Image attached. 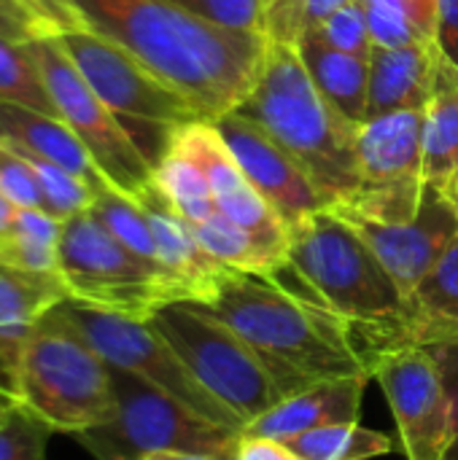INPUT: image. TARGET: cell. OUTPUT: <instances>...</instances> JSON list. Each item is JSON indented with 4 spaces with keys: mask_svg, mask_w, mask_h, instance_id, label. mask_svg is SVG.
<instances>
[{
    "mask_svg": "<svg viewBox=\"0 0 458 460\" xmlns=\"http://www.w3.org/2000/svg\"><path fill=\"white\" fill-rule=\"evenodd\" d=\"M86 27L132 51L181 89L208 121L235 111L254 89L267 38L219 27L173 0H73Z\"/></svg>",
    "mask_w": 458,
    "mask_h": 460,
    "instance_id": "cell-1",
    "label": "cell"
},
{
    "mask_svg": "<svg viewBox=\"0 0 458 460\" xmlns=\"http://www.w3.org/2000/svg\"><path fill=\"white\" fill-rule=\"evenodd\" d=\"M208 307L256 350L286 396L324 380L370 375L351 329L286 259L267 275H227Z\"/></svg>",
    "mask_w": 458,
    "mask_h": 460,
    "instance_id": "cell-2",
    "label": "cell"
},
{
    "mask_svg": "<svg viewBox=\"0 0 458 460\" xmlns=\"http://www.w3.org/2000/svg\"><path fill=\"white\" fill-rule=\"evenodd\" d=\"M286 261L319 302L354 334L370 375L373 364L397 348L418 345V315L397 280L332 208L292 229Z\"/></svg>",
    "mask_w": 458,
    "mask_h": 460,
    "instance_id": "cell-3",
    "label": "cell"
},
{
    "mask_svg": "<svg viewBox=\"0 0 458 460\" xmlns=\"http://www.w3.org/2000/svg\"><path fill=\"white\" fill-rule=\"evenodd\" d=\"M235 111L300 164L329 208L354 194L362 127L316 89L297 46L267 40L256 84Z\"/></svg>",
    "mask_w": 458,
    "mask_h": 460,
    "instance_id": "cell-4",
    "label": "cell"
},
{
    "mask_svg": "<svg viewBox=\"0 0 458 460\" xmlns=\"http://www.w3.org/2000/svg\"><path fill=\"white\" fill-rule=\"evenodd\" d=\"M16 402L54 434H81L113 412L111 367L54 310L32 332L16 375Z\"/></svg>",
    "mask_w": 458,
    "mask_h": 460,
    "instance_id": "cell-5",
    "label": "cell"
},
{
    "mask_svg": "<svg viewBox=\"0 0 458 460\" xmlns=\"http://www.w3.org/2000/svg\"><path fill=\"white\" fill-rule=\"evenodd\" d=\"M148 323L167 340L192 377L248 429L286 399L283 385L256 350L208 305L178 299L159 307Z\"/></svg>",
    "mask_w": 458,
    "mask_h": 460,
    "instance_id": "cell-6",
    "label": "cell"
},
{
    "mask_svg": "<svg viewBox=\"0 0 458 460\" xmlns=\"http://www.w3.org/2000/svg\"><path fill=\"white\" fill-rule=\"evenodd\" d=\"M57 40L151 164L159 162L178 127L208 121L181 89L167 84L111 38L92 30H76Z\"/></svg>",
    "mask_w": 458,
    "mask_h": 460,
    "instance_id": "cell-7",
    "label": "cell"
},
{
    "mask_svg": "<svg viewBox=\"0 0 458 460\" xmlns=\"http://www.w3.org/2000/svg\"><path fill=\"white\" fill-rule=\"evenodd\" d=\"M113 412L76 434L97 460H146L154 453H194L232 460L243 434L229 431L138 375L111 367Z\"/></svg>",
    "mask_w": 458,
    "mask_h": 460,
    "instance_id": "cell-8",
    "label": "cell"
},
{
    "mask_svg": "<svg viewBox=\"0 0 458 460\" xmlns=\"http://www.w3.org/2000/svg\"><path fill=\"white\" fill-rule=\"evenodd\" d=\"M57 272L70 299L138 321L186 299L173 278L121 245L92 210L62 221Z\"/></svg>",
    "mask_w": 458,
    "mask_h": 460,
    "instance_id": "cell-9",
    "label": "cell"
},
{
    "mask_svg": "<svg viewBox=\"0 0 458 460\" xmlns=\"http://www.w3.org/2000/svg\"><path fill=\"white\" fill-rule=\"evenodd\" d=\"M54 313L76 332L81 334L94 353L113 369H124L130 375L143 377L146 383L157 385L159 391L170 394L173 399L184 402L202 418L243 434V420L227 410L219 399H213L184 367V361L175 356V350L167 345V340L148 323L138 318H127L111 310H100L92 305H84L78 299H65L54 307Z\"/></svg>",
    "mask_w": 458,
    "mask_h": 460,
    "instance_id": "cell-10",
    "label": "cell"
},
{
    "mask_svg": "<svg viewBox=\"0 0 458 460\" xmlns=\"http://www.w3.org/2000/svg\"><path fill=\"white\" fill-rule=\"evenodd\" d=\"M424 111L370 119L359 132V183L335 210L375 221L408 224L418 216L424 178Z\"/></svg>",
    "mask_w": 458,
    "mask_h": 460,
    "instance_id": "cell-11",
    "label": "cell"
},
{
    "mask_svg": "<svg viewBox=\"0 0 458 460\" xmlns=\"http://www.w3.org/2000/svg\"><path fill=\"white\" fill-rule=\"evenodd\" d=\"M27 43L40 67L57 116L78 135L105 181L116 191L138 199L154 183V164L94 94L57 38H32Z\"/></svg>",
    "mask_w": 458,
    "mask_h": 460,
    "instance_id": "cell-12",
    "label": "cell"
},
{
    "mask_svg": "<svg viewBox=\"0 0 458 460\" xmlns=\"http://www.w3.org/2000/svg\"><path fill=\"white\" fill-rule=\"evenodd\" d=\"M373 380L389 399L408 460H445L454 418L435 356L424 345L389 350L373 364Z\"/></svg>",
    "mask_w": 458,
    "mask_h": 460,
    "instance_id": "cell-13",
    "label": "cell"
},
{
    "mask_svg": "<svg viewBox=\"0 0 458 460\" xmlns=\"http://www.w3.org/2000/svg\"><path fill=\"white\" fill-rule=\"evenodd\" d=\"M335 213L359 232V237L373 248L408 299H413L421 280L435 270L448 245L458 237V213L443 191L429 183L424 189L418 216L408 224H375L343 210Z\"/></svg>",
    "mask_w": 458,
    "mask_h": 460,
    "instance_id": "cell-14",
    "label": "cell"
},
{
    "mask_svg": "<svg viewBox=\"0 0 458 460\" xmlns=\"http://www.w3.org/2000/svg\"><path fill=\"white\" fill-rule=\"evenodd\" d=\"M213 124L254 189L267 199V205L289 229L329 208L310 178L300 170V164L259 124L240 116L238 111L219 116Z\"/></svg>",
    "mask_w": 458,
    "mask_h": 460,
    "instance_id": "cell-15",
    "label": "cell"
},
{
    "mask_svg": "<svg viewBox=\"0 0 458 460\" xmlns=\"http://www.w3.org/2000/svg\"><path fill=\"white\" fill-rule=\"evenodd\" d=\"M178 132L192 146V151L202 159L219 213H224L229 221L243 226L248 234H254L278 259H286L292 229L278 218V213L267 205V199L254 189V183L238 164L235 154L219 135L216 124L192 121L181 127Z\"/></svg>",
    "mask_w": 458,
    "mask_h": 460,
    "instance_id": "cell-16",
    "label": "cell"
},
{
    "mask_svg": "<svg viewBox=\"0 0 458 460\" xmlns=\"http://www.w3.org/2000/svg\"><path fill=\"white\" fill-rule=\"evenodd\" d=\"M135 202H140L148 216L162 267L184 288L186 299L208 305L227 275H232L235 270L224 267L202 248L192 224L173 208V202L162 194L157 183H151Z\"/></svg>",
    "mask_w": 458,
    "mask_h": 460,
    "instance_id": "cell-17",
    "label": "cell"
},
{
    "mask_svg": "<svg viewBox=\"0 0 458 460\" xmlns=\"http://www.w3.org/2000/svg\"><path fill=\"white\" fill-rule=\"evenodd\" d=\"M67 296L59 272H35L0 261V380L11 391L32 332Z\"/></svg>",
    "mask_w": 458,
    "mask_h": 460,
    "instance_id": "cell-18",
    "label": "cell"
},
{
    "mask_svg": "<svg viewBox=\"0 0 458 460\" xmlns=\"http://www.w3.org/2000/svg\"><path fill=\"white\" fill-rule=\"evenodd\" d=\"M373 375H351L337 380H324L310 388H302L292 396H286L281 404H275L270 412L256 418L243 434L248 437H265L275 442H289L300 434L337 426V423H356L364 391L370 385Z\"/></svg>",
    "mask_w": 458,
    "mask_h": 460,
    "instance_id": "cell-19",
    "label": "cell"
},
{
    "mask_svg": "<svg viewBox=\"0 0 458 460\" xmlns=\"http://www.w3.org/2000/svg\"><path fill=\"white\" fill-rule=\"evenodd\" d=\"M440 46H375L370 54L367 121L400 111H424L432 100Z\"/></svg>",
    "mask_w": 458,
    "mask_h": 460,
    "instance_id": "cell-20",
    "label": "cell"
},
{
    "mask_svg": "<svg viewBox=\"0 0 458 460\" xmlns=\"http://www.w3.org/2000/svg\"><path fill=\"white\" fill-rule=\"evenodd\" d=\"M0 140L13 146L16 151L35 154L70 170L73 175L94 186L97 194L111 186L78 135L54 113H43L16 102H0Z\"/></svg>",
    "mask_w": 458,
    "mask_h": 460,
    "instance_id": "cell-21",
    "label": "cell"
},
{
    "mask_svg": "<svg viewBox=\"0 0 458 460\" xmlns=\"http://www.w3.org/2000/svg\"><path fill=\"white\" fill-rule=\"evenodd\" d=\"M297 51L316 89L354 124H367L370 100V59L337 51L316 35H302Z\"/></svg>",
    "mask_w": 458,
    "mask_h": 460,
    "instance_id": "cell-22",
    "label": "cell"
},
{
    "mask_svg": "<svg viewBox=\"0 0 458 460\" xmlns=\"http://www.w3.org/2000/svg\"><path fill=\"white\" fill-rule=\"evenodd\" d=\"M458 167V67L440 51L424 124V178L443 186Z\"/></svg>",
    "mask_w": 458,
    "mask_h": 460,
    "instance_id": "cell-23",
    "label": "cell"
},
{
    "mask_svg": "<svg viewBox=\"0 0 458 460\" xmlns=\"http://www.w3.org/2000/svg\"><path fill=\"white\" fill-rule=\"evenodd\" d=\"M178 129L170 135L165 154L154 164V183L173 202V208L194 226L216 216L219 208L202 159L192 151V146Z\"/></svg>",
    "mask_w": 458,
    "mask_h": 460,
    "instance_id": "cell-24",
    "label": "cell"
},
{
    "mask_svg": "<svg viewBox=\"0 0 458 460\" xmlns=\"http://www.w3.org/2000/svg\"><path fill=\"white\" fill-rule=\"evenodd\" d=\"M62 221L43 208H16L0 261L22 270L57 272L59 270Z\"/></svg>",
    "mask_w": 458,
    "mask_h": 460,
    "instance_id": "cell-25",
    "label": "cell"
},
{
    "mask_svg": "<svg viewBox=\"0 0 458 460\" xmlns=\"http://www.w3.org/2000/svg\"><path fill=\"white\" fill-rule=\"evenodd\" d=\"M375 46L437 43V0H362Z\"/></svg>",
    "mask_w": 458,
    "mask_h": 460,
    "instance_id": "cell-26",
    "label": "cell"
},
{
    "mask_svg": "<svg viewBox=\"0 0 458 460\" xmlns=\"http://www.w3.org/2000/svg\"><path fill=\"white\" fill-rule=\"evenodd\" d=\"M418 345L443 332H458V237L413 294Z\"/></svg>",
    "mask_w": 458,
    "mask_h": 460,
    "instance_id": "cell-27",
    "label": "cell"
},
{
    "mask_svg": "<svg viewBox=\"0 0 458 460\" xmlns=\"http://www.w3.org/2000/svg\"><path fill=\"white\" fill-rule=\"evenodd\" d=\"M286 447L302 460H370L391 453L394 442L359 423H337L300 434L289 439Z\"/></svg>",
    "mask_w": 458,
    "mask_h": 460,
    "instance_id": "cell-28",
    "label": "cell"
},
{
    "mask_svg": "<svg viewBox=\"0 0 458 460\" xmlns=\"http://www.w3.org/2000/svg\"><path fill=\"white\" fill-rule=\"evenodd\" d=\"M192 229H194L197 240L202 243V248L235 272L267 275L270 270H275L283 261L273 251H267L254 234H248L243 226L229 221L224 213H216L208 221L194 224Z\"/></svg>",
    "mask_w": 458,
    "mask_h": 460,
    "instance_id": "cell-29",
    "label": "cell"
},
{
    "mask_svg": "<svg viewBox=\"0 0 458 460\" xmlns=\"http://www.w3.org/2000/svg\"><path fill=\"white\" fill-rule=\"evenodd\" d=\"M94 213V218L121 243L127 245L135 256H140L143 261H148L151 267L162 270L167 278L170 272L162 267L159 261V253H157V240H154V232H151V224H148V216L146 210L140 208V202H135L132 197L116 191L113 186L103 189L97 197H94V205L89 208ZM184 291V288H181ZM186 296V294H184Z\"/></svg>",
    "mask_w": 458,
    "mask_h": 460,
    "instance_id": "cell-30",
    "label": "cell"
},
{
    "mask_svg": "<svg viewBox=\"0 0 458 460\" xmlns=\"http://www.w3.org/2000/svg\"><path fill=\"white\" fill-rule=\"evenodd\" d=\"M0 102H16L57 116L30 43L8 35H0Z\"/></svg>",
    "mask_w": 458,
    "mask_h": 460,
    "instance_id": "cell-31",
    "label": "cell"
},
{
    "mask_svg": "<svg viewBox=\"0 0 458 460\" xmlns=\"http://www.w3.org/2000/svg\"><path fill=\"white\" fill-rule=\"evenodd\" d=\"M19 154L35 170V178L43 191V210H49L54 218L67 221L78 213H86L94 205L97 189L89 186L84 178H78L70 170H65L49 159H40L35 154H27V151H19Z\"/></svg>",
    "mask_w": 458,
    "mask_h": 460,
    "instance_id": "cell-32",
    "label": "cell"
},
{
    "mask_svg": "<svg viewBox=\"0 0 458 460\" xmlns=\"http://www.w3.org/2000/svg\"><path fill=\"white\" fill-rule=\"evenodd\" d=\"M51 434V426L16 404V410L0 423V460H46Z\"/></svg>",
    "mask_w": 458,
    "mask_h": 460,
    "instance_id": "cell-33",
    "label": "cell"
},
{
    "mask_svg": "<svg viewBox=\"0 0 458 460\" xmlns=\"http://www.w3.org/2000/svg\"><path fill=\"white\" fill-rule=\"evenodd\" d=\"M305 35H316L327 46L346 51V54H354V57H362V59H370V54L375 49L373 32H370V19H367L362 0L340 8L324 24H319L313 32H305Z\"/></svg>",
    "mask_w": 458,
    "mask_h": 460,
    "instance_id": "cell-34",
    "label": "cell"
},
{
    "mask_svg": "<svg viewBox=\"0 0 458 460\" xmlns=\"http://www.w3.org/2000/svg\"><path fill=\"white\" fill-rule=\"evenodd\" d=\"M0 191L16 208H43V191L35 170L5 140H0Z\"/></svg>",
    "mask_w": 458,
    "mask_h": 460,
    "instance_id": "cell-35",
    "label": "cell"
},
{
    "mask_svg": "<svg viewBox=\"0 0 458 460\" xmlns=\"http://www.w3.org/2000/svg\"><path fill=\"white\" fill-rule=\"evenodd\" d=\"M173 3L219 27L262 32V0H173Z\"/></svg>",
    "mask_w": 458,
    "mask_h": 460,
    "instance_id": "cell-36",
    "label": "cell"
},
{
    "mask_svg": "<svg viewBox=\"0 0 458 460\" xmlns=\"http://www.w3.org/2000/svg\"><path fill=\"white\" fill-rule=\"evenodd\" d=\"M35 22L38 38H59L65 32L89 30L73 0H13Z\"/></svg>",
    "mask_w": 458,
    "mask_h": 460,
    "instance_id": "cell-37",
    "label": "cell"
},
{
    "mask_svg": "<svg viewBox=\"0 0 458 460\" xmlns=\"http://www.w3.org/2000/svg\"><path fill=\"white\" fill-rule=\"evenodd\" d=\"M424 348L440 364V372H443V380L448 388V399H451L454 429H451V445H448L445 460H458V332L435 334L424 342Z\"/></svg>",
    "mask_w": 458,
    "mask_h": 460,
    "instance_id": "cell-38",
    "label": "cell"
},
{
    "mask_svg": "<svg viewBox=\"0 0 458 460\" xmlns=\"http://www.w3.org/2000/svg\"><path fill=\"white\" fill-rule=\"evenodd\" d=\"M305 0H262V35L275 43L297 46L302 38Z\"/></svg>",
    "mask_w": 458,
    "mask_h": 460,
    "instance_id": "cell-39",
    "label": "cell"
},
{
    "mask_svg": "<svg viewBox=\"0 0 458 460\" xmlns=\"http://www.w3.org/2000/svg\"><path fill=\"white\" fill-rule=\"evenodd\" d=\"M437 46L458 67V0H437Z\"/></svg>",
    "mask_w": 458,
    "mask_h": 460,
    "instance_id": "cell-40",
    "label": "cell"
},
{
    "mask_svg": "<svg viewBox=\"0 0 458 460\" xmlns=\"http://www.w3.org/2000/svg\"><path fill=\"white\" fill-rule=\"evenodd\" d=\"M232 460H302L294 456L283 442L275 439H265V437H248L243 434L235 450Z\"/></svg>",
    "mask_w": 458,
    "mask_h": 460,
    "instance_id": "cell-41",
    "label": "cell"
},
{
    "mask_svg": "<svg viewBox=\"0 0 458 460\" xmlns=\"http://www.w3.org/2000/svg\"><path fill=\"white\" fill-rule=\"evenodd\" d=\"M0 35H8L13 40H32L38 38V30L24 8H19L13 0H0Z\"/></svg>",
    "mask_w": 458,
    "mask_h": 460,
    "instance_id": "cell-42",
    "label": "cell"
},
{
    "mask_svg": "<svg viewBox=\"0 0 458 460\" xmlns=\"http://www.w3.org/2000/svg\"><path fill=\"white\" fill-rule=\"evenodd\" d=\"M356 0H305V16H302V35L313 32L319 24H324L332 13H337L340 8L351 5Z\"/></svg>",
    "mask_w": 458,
    "mask_h": 460,
    "instance_id": "cell-43",
    "label": "cell"
},
{
    "mask_svg": "<svg viewBox=\"0 0 458 460\" xmlns=\"http://www.w3.org/2000/svg\"><path fill=\"white\" fill-rule=\"evenodd\" d=\"M13 213H16V205L0 191V251L8 240V232H11V224H13Z\"/></svg>",
    "mask_w": 458,
    "mask_h": 460,
    "instance_id": "cell-44",
    "label": "cell"
},
{
    "mask_svg": "<svg viewBox=\"0 0 458 460\" xmlns=\"http://www.w3.org/2000/svg\"><path fill=\"white\" fill-rule=\"evenodd\" d=\"M16 404H19V402H16V394H13L8 385H3V383H0V423H3L13 410H16Z\"/></svg>",
    "mask_w": 458,
    "mask_h": 460,
    "instance_id": "cell-45",
    "label": "cell"
},
{
    "mask_svg": "<svg viewBox=\"0 0 458 460\" xmlns=\"http://www.w3.org/2000/svg\"><path fill=\"white\" fill-rule=\"evenodd\" d=\"M440 191H443V197L451 202V208L458 213V167L451 172V175H448V181L440 186Z\"/></svg>",
    "mask_w": 458,
    "mask_h": 460,
    "instance_id": "cell-46",
    "label": "cell"
},
{
    "mask_svg": "<svg viewBox=\"0 0 458 460\" xmlns=\"http://www.w3.org/2000/svg\"><path fill=\"white\" fill-rule=\"evenodd\" d=\"M146 460H219L211 456H194V453H154Z\"/></svg>",
    "mask_w": 458,
    "mask_h": 460,
    "instance_id": "cell-47",
    "label": "cell"
},
{
    "mask_svg": "<svg viewBox=\"0 0 458 460\" xmlns=\"http://www.w3.org/2000/svg\"><path fill=\"white\" fill-rule=\"evenodd\" d=\"M0 383H3V380H0ZM3 385H5V383H3Z\"/></svg>",
    "mask_w": 458,
    "mask_h": 460,
    "instance_id": "cell-48",
    "label": "cell"
}]
</instances>
